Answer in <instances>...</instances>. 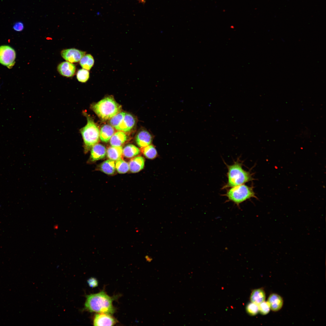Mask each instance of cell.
<instances>
[{
	"mask_svg": "<svg viewBox=\"0 0 326 326\" xmlns=\"http://www.w3.org/2000/svg\"><path fill=\"white\" fill-rule=\"evenodd\" d=\"M85 309L91 312L113 314L115 312L112 302L114 297L108 296L104 291L86 296Z\"/></svg>",
	"mask_w": 326,
	"mask_h": 326,
	"instance_id": "6da1fadb",
	"label": "cell"
},
{
	"mask_svg": "<svg viewBox=\"0 0 326 326\" xmlns=\"http://www.w3.org/2000/svg\"><path fill=\"white\" fill-rule=\"evenodd\" d=\"M226 165L228 169L227 181L222 188L235 187L254 180L253 174L243 169L242 162L238 159L231 165Z\"/></svg>",
	"mask_w": 326,
	"mask_h": 326,
	"instance_id": "7a4b0ae2",
	"label": "cell"
},
{
	"mask_svg": "<svg viewBox=\"0 0 326 326\" xmlns=\"http://www.w3.org/2000/svg\"><path fill=\"white\" fill-rule=\"evenodd\" d=\"M91 107L98 117L103 120H110L120 112L122 109L121 106L111 96L105 97L92 104Z\"/></svg>",
	"mask_w": 326,
	"mask_h": 326,
	"instance_id": "3957f363",
	"label": "cell"
},
{
	"mask_svg": "<svg viewBox=\"0 0 326 326\" xmlns=\"http://www.w3.org/2000/svg\"><path fill=\"white\" fill-rule=\"evenodd\" d=\"M229 188L224 195L227 197L228 201L232 202L238 208L241 204L251 198L258 199L253 186L242 184Z\"/></svg>",
	"mask_w": 326,
	"mask_h": 326,
	"instance_id": "277c9868",
	"label": "cell"
},
{
	"mask_svg": "<svg viewBox=\"0 0 326 326\" xmlns=\"http://www.w3.org/2000/svg\"><path fill=\"white\" fill-rule=\"evenodd\" d=\"M87 119V123L80 129L84 143L85 152H87L98 142L100 130L92 118L86 113H83Z\"/></svg>",
	"mask_w": 326,
	"mask_h": 326,
	"instance_id": "5b68a950",
	"label": "cell"
},
{
	"mask_svg": "<svg viewBox=\"0 0 326 326\" xmlns=\"http://www.w3.org/2000/svg\"><path fill=\"white\" fill-rule=\"evenodd\" d=\"M16 58L15 50L8 46H0V63L11 68L14 65Z\"/></svg>",
	"mask_w": 326,
	"mask_h": 326,
	"instance_id": "8992f818",
	"label": "cell"
},
{
	"mask_svg": "<svg viewBox=\"0 0 326 326\" xmlns=\"http://www.w3.org/2000/svg\"><path fill=\"white\" fill-rule=\"evenodd\" d=\"M86 53L85 51L72 48L62 50L61 54L62 57L66 61L71 63H75L79 61Z\"/></svg>",
	"mask_w": 326,
	"mask_h": 326,
	"instance_id": "52a82bcc",
	"label": "cell"
},
{
	"mask_svg": "<svg viewBox=\"0 0 326 326\" xmlns=\"http://www.w3.org/2000/svg\"><path fill=\"white\" fill-rule=\"evenodd\" d=\"M117 321L110 314L100 313L95 315L93 320L94 326H113Z\"/></svg>",
	"mask_w": 326,
	"mask_h": 326,
	"instance_id": "ba28073f",
	"label": "cell"
},
{
	"mask_svg": "<svg viewBox=\"0 0 326 326\" xmlns=\"http://www.w3.org/2000/svg\"><path fill=\"white\" fill-rule=\"evenodd\" d=\"M57 69L61 75L67 77H71L75 74L76 66L72 63L66 61L59 64Z\"/></svg>",
	"mask_w": 326,
	"mask_h": 326,
	"instance_id": "9c48e42d",
	"label": "cell"
},
{
	"mask_svg": "<svg viewBox=\"0 0 326 326\" xmlns=\"http://www.w3.org/2000/svg\"><path fill=\"white\" fill-rule=\"evenodd\" d=\"M136 123V120L131 114L126 113L117 130L124 132L130 131Z\"/></svg>",
	"mask_w": 326,
	"mask_h": 326,
	"instance_id": "30bf717a",
	"label": "cell"
},
{
	"mask_svg": "<svg viewBox=\"0 0 326 326\" xmlns=\"http://www.w3.org/2000/svg\"><path fill=\"white\" fill-rule=\"evenodd\" d=\"M107 153L105 147L102 144H96L92 147L89 161L93 162L104 158Z\"/></svg>",
	"mask_w": 326,
	"mask_h": 326,
	"instance_id": "8fae6325",
	"label": "cell"
},
{
	"mask_svg": "<svg viewBox=\"0 0 326 326\" xmlns=\"http://www.w3.org/2000/svg\"><path fill=\"white\" fill-rule=\"evenodd\" d=\"M152 139V135L147 130L143 129L137 133L136 141L139 147L143 148L151 144Z\"/></svg>",
	"mask_w": 326,
	"mask_h": 326,
	"instance_id": "7c38bea8",
	"label": "cell"
},
{
	"mask_svg": "<svg viewBox=\"0 0 326 326\" xmlns=\"http://www.w3.org/2000/svg\"><path fill=\"white\" fill-rule=\"evenodd\" d=\"M267 302L270 309L273 311L276 312L280 310L283 305L282 298L279 295L273 293L269 296Z\"/></svg>",
	"mask_w": 326,
	"mask_h": 326,
	"instance_id": "4fadbf2b",
	"label": "cell"
},
{
	"mask_svg": "<svg viewBox=\"0 0 326 326\" xmlns=\"http://www.w3.org/2000/svg\"><path fill=\"white\" fill-rule=\"evenodd\" d=\"M129 169L132 173L138 172L144 167L145 159L141 156H138L132 159L129 163Z\"/></svg>",
	"mask_w": 326,
	"mask_h": 326,
	"instance_id": "5bb4252c",
	"label": "cell"
},
{
	"mask_svg": "<svg viewBox=\"0 0 326 326\" xmlns=\"http://www.w3.org/2000/svg\"><path fill=\"white\" fill-rule=\"evenodd\" d=\"M115 130L111 125L105 124L103 125L100 131V138L104 142H107L114 134Z\"/></svg>",
	"mask_w": 326,
	"mask_h": 326,
	"instance_id": "9a60e30c",
	"label": "cell"
},
{
	"mask_svg": "<svg viewBox=\"0 0 326 326\" xmlns=\"http://www.w3.org/2000/svg\"><path fill=\"white\" fill-rule=\"evenodd\" d=\"M126 134L123 131H118L114 133L110 139L112 146H121L126 140Z\"/></svg>",
	"mask_w": 326,
	"mask_h": 326,
	"instance_id": "2e32d148",
	"label": "cell"
},
{
	"mask_svg": "<svg viewBox=\"0 0 326 326\" xmlns=\"http://www.w3.org/2000/svg\"><path fill=\"white\" fill-rule=\"evenodd\" d=\"M123 154V149L121 146L109 147L107 150V156L110 159L117 161L120 158Z\"/></svg>",
	"mask_w": 326,
	"mask_h": 326,
	"instance_id": "e0dca14e",
	"label": "cell"
},
{
	"mask_svg": "<svg viewBox=\"0 0 326 326\" xmlns=\"http://www.w3.org/2000/svg\"><path fill=\"white\" fill-rule=\"evenodd\" d=\"M266 295L264 290L258 289L253 290L251 294L250 300L251 302L259 305L265 301Z\"/></svg>",
	"mask_w": 326,
	"mask_h": 326,
	"instance_id": "ac0fdd59",
	"label": "cell"
},
{
	"mask_svg": "<svg viewBox=\"0 0 326 326\" xmlns=\"http://www.w3.org/2000/svg\"><path fill=\"white\" fill-rule=\"evenodd\" d=\"M140 153L139 149L132 144H128L123 149V154L127 158L134 157L138 155Z\"/></svg>",
	"mask_w": 326,
	"mask_h": 326,
	"instance_id": "d6986e66",
	"label": "cell"
},
{
	"mask_svg": "<svg viewBox=\"0 0 326 326\" xmlns=\"http://www.w3.org/2000/svg\"><path fill=\"white\" fill-rule=\"evenodd\" d=\"M115 164L114 161L110 159L104 161L100 166L101 170L108 174H113L115 172Z\"/></svg>",
	"mask_w": 326,
	"mask_h": 326,
	"instance_id": "ffe728a7",
	"label": "cell"
},
{
	"mask_svg": "<svg viewBox=\"0 0 326 326\" xmlns=\"http://www.w3.org/2000/svg\"><path fill=\"white\" fill-rule=\"evenodd\" d=\"M79 64L84 69L89 70L93 66L94 62L93 56L90 54H85L80 60Z\"/></svg>",
	"mask_w": 326,
	"mask_h": 326,
	"instance_id": "44dd1931",
	"label": "cell"
},
{
	"mask_svg": "<svg viewBox=\"0 0 326 326\" xmlns=\"http://www.w3.org/2000/svg\"><path fill=\"white\" fill-rule=\"evenodd\" d=\"M141 150L145 156L149 159H153L156 158L157 155L156 149L152 145L150 144L142 148Z\"/></svg>",
	"mask_w": 326,
	"mask_h": 326,
	"instance_id": "7402d4cb",
	"label": "cell"
},
{
	"mask_svg": "<svg viewBox=\"0 0 326 326\" xmlns=\"http://www.w3.org/2000/svg\"><path fill=\"white\" fill-rule=\"evenodd\" d=\"M115 167L117 171L120 174H124L129 170V163L120 158L117 160Z\"/></svg>",
	"mask_w": 326,
	"mask_h": 326,
	"instance_id": "603a6c76",
	"label": "cell"
},
{
	"mask_svg": "<svg viewBox=\"0 0 326 326\" xmlns=\"http://www.w3.org/2000/svg\"><path fill=\"white\" fill-rule=\"evenodd\" d=\"M125 113V112H120L112 117L109 121L110 125L117 130Z\"/></svg>",
	"mask_w": 326,
	"mask_h": 326,
	"instance_id": "cb8c5ba5",
	"label": "cell"
},
{
	"mask_svg": "<svg viewBox=\"0 0 326 326\" xmlns=\"http://www.w3.org/2000/svg\"><path fill=\"white\" fill-rule=\"evenodd\" d=\"M89 77L90 73L88 70L83 68L78 70L77 71L76 77L78 81L80 82H86L89 79Z\"/></svg>",
	"mask_w": 326,
	"mask_h": 326,
	"instance_id": "d4e9b609",
	"label": "cell"
},
{
	"mask_svg": "<svg viewBox=\"0 0 326 326\" xmlns=\"http://www.w3.org/2000/svg\"><path fill=\"white\" fill-rule=\"evenodd\" d=\"M246 309L248 314L251 315H255L259 312L258 305L251 302L247 305Z\"/></svg>",
	"mask_w": 326,
	"mask_h": 326,
	"instance_id": "484cf974",
	"label": "cell"
},
{
	"mask_svg": "<svg viewBox=\"0 0 326 326\" xmlns=\"http://www.w3.org/2000/svg\"><path fill=\"white\" fill-rule=\"evenodd\" d=\"M258 307L259 312L263 315L268 314L270 309L269 305L267 301H264L259 304Z\"/></svg>",
	"mask_w": 326,
	"mask_h": 326,
	"instance_id": "4316f807",
	"label": "cell"
},
{
	"mask_svg": "<svg viewBox=\"0 0 326 326\" xmlns=\"http://www.w3.org/2000/svg\"><path fill=\"white\" fill-rule=\"evenodd\" d=\"M24 24L21 21H17L14 24L13 28L16 31H21L24 29Z\"/></svg>",
	"mask_w": 326,
	"mask_h": 326,
	"instance_id": "83f0119b",
	"label": "cell"
},
{
	"mask_svg": "<svg viewBox=\"0 0 326 326\" xmlns=\"http://www.w3.org/2000/svg\"><path fill=\"white\" fill-rule=\"evenodd\" d=\"M88 283L89 286L91 287H95L97 286L98 282L97 280L94 278H91L87 281Z\"/></svg>",
	"mask_w": 326,
	"mask_h": 326,
	"instance_id": "f1b7e54d",
	"label": "cell"
},
{
	"mask_svg": "<svg viewBox=\"0 0 326 326\" xmlns=\"http://www.w3.org/2000/svg\"><path fill=\"white\" fill-rule=\"evenodd\" d=\"M146 257H147V258H146V259H147V260H148V259H149V261H151V260H152V258H150V257H149V256H146Z\"/></svg>",
	"mask_w": 326,
	"mask_h": 326,
	"instance_id": "f546056e",
	"label": "cell"
}]
</instances>
